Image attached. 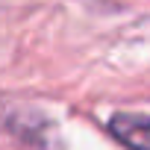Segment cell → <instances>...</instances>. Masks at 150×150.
<instances>
[{"instance_id":"cell-1","label":"cell","mask_w":150,"mask_h":150,"mask_svg":"<svg viewBox=\"0 0 150 150\" xmlns=\"http://www.w3.org/2000/svg\"><path fill=\"white\" fill-rule=\"evenodd\" d=\"M109 132L129 150H150V115L118 112L109 118Z\"/></svg>"}]
</instances>
